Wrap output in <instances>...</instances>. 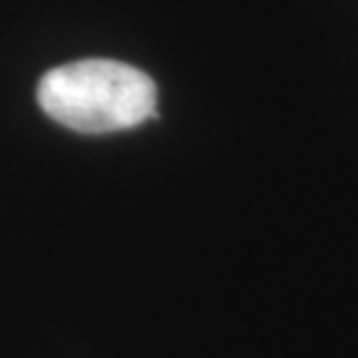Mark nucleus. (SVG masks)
<instances>
[{
	"label": "nucleus",
	"instance_id": "obj_1",
	"mask_svg": "<svg viewBox=\"0 0 358 358\" xmlns=\"http://www.w3.org/2000/svg\"><path fill=\"white\" fill-rule=\"evenodd\" d=\"M45 115L77 133H115L157 115V85L115 59H83L45 72L38 85Z\"/></svg>",
	"mask_w": 358,
	"mask_h": 358
}]
</instances>
